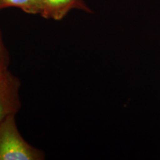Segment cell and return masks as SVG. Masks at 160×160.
Returning <instances> with one entry per match:
<instances>
[{"label": "cell", "mask_w": 160, "mask_h": 160, "mask_svg": "<svg viewBox=\"0 0 160 160\" xmlns=\"http://www.w3.org/2000/svg\"><path fill=\"white\" fill-rule=\"evenodd\" d=\"M16 113L8 116L0 123V160H42V151L28 143L18 130Z\"/></svg>", "instance_id": "6da1fadb"}, {"label": "cell", "mask_w": 160, "mask_h": 160, "mask_svg": "<svg viewBox=\"0 0 160 160\" xmlns=\"http://www.w3.org/2000/svg\"><path fill=\"white\" fill-rule=\"evenodd\" d=\"M41 12L40 16L45 19L60 21L72 10H79L92 13L84 0H40Z\"/></svg>", "instance_id": "7a4b0ae2"}, {"label": "cell", "mask_w": 160, "mask_h": 160, "mask_svg": "<svg viewBox=\"0 0 160 160\" xmlns=\"http://www.w3.org/2000/svg\"><path fill=\"white\" fill-rule=\"evenodd\" d=\"M19 85V80L14 77L5 88L0 91V123L8 116L17 113L20 108Z\"/></svg>", "instance_id": "3957f363"}, {"label": "cell", "mask_w": 160, "mask_h": 160, "mask_svg": "<svg viewBox=\"0 0 160 160\" xmlns=\"http://www.w3.org/2000/svg\"><path fill=\"white\" fill-rule=\"evenodd\" d=\"M18 8L28 14H40V0H0V11L7 8Z\"/></svg>", "instance_id": "277c9868"}, {"label": "cell", "mask_w": 160, "mask_h": 160, "mask_svg": "<svg viewBox=\"0 0 160 160\" xmlns=\"http://www.w3.org/2000/svg\"><path fill=\"white\" fill-rule=\"evenodd\" d=\"M8 54L7 50L5 49V46H4L1 35H0V73L5 74V73L9 72L8 70Z\"/></svg>", "instance_id": "5b68a950"}, {"label": "cell", "mask_w": 160, "mask_h": 160, "mask_svg": "<svg viewBox=\"0 0 160 160\" xmlns=\"http://www.w3.org/2000/svg\"><path fill=\"white\" fill-rule=\"evenodd\" d=\"M14 77L10 72H8L5 74L0 73V91L5 88Z\"/></svg>", "instance_id": "8992f818"}]
</instances>
